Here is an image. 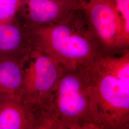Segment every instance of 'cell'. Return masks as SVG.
I'll return each instance as SVG.
<instances>
[{"label": "cell", "instance_id": "obj_11", "mask_svg": "<svg viewBox=\"0 0 129 129\" xmlns=\"http://www.w3.org/2000/svg\"><path fill=\"white\" fill-rule=\"evenodd\" d=\"M126 31L129 32V0H112Z\"/></svg>", "mask_w": 129, "mask_h": 129}, {"label": "cell", "instance_id": "obj_7", "mask_svg": "<svg viewBox=\"0 0 129 129\" xmlns=\"http://www.w3.org/2000/svg\"><path fill=\"white\" fill-rule=\"evenodd\" d=\"M32 49L25 28L17 19L0 24V59H23Z\"/></svg>", "mask_w": 129, "mask_h": 129}, {"label": "cell", "instance_id": "obj_12", "mask_svg": "<svg viewBox=\"0 0 129 129\" xmlns=\"http://www.w3.org/2000/svg\"><path fill=\"white\" fill-rule=\"evenodd\" d=\"M76 9H81L83 6L89 0H66Z\"/></svg>", "mask_w": 129, "mask_h": 129}, {"label": "cell", "instance_id": "obj_10", "mask_svg": "<svg viewBox=\"0 0 129 129\" xmlns=\"http://www.w3.org/2000/svg\"><path fill=\"white\" fill-rule=\"evenodd\" d=\"M22 0H0V24L16 19Z\"/></svg>", "mask_w": 129, "mask_h": 129}, {"label": "cell", "instance_id": "obj_3", "mask_svg": "<svg viewBox=\"0 0 129 129\" xmlns=\"http://www.w3.org/2000/svg\"><path fill=\"white\" fill-rule=\"evenodd\" d=\"M88 70L90 111L97 129H129V76L98 59Z\"/></svg>", "mask_w": 129, "mask_h": 129}, {"label": "cell", "instance_id": "obj_2", "mask_svg": "<svg viewBox=\"0 0 129 129\" xmlns=\"http://www.w3.org/2000/svg\"><path fill=\"white\" fill-rule=\"evenodd\" d=\"M88 68L64 72L35 116L36 129H97L90 111Z\"/></svg>", "mask_w": 129, "mask_h": 129}, {"label": "cell", "instance_id": "obj_5", "mask_svg": "<svg viewBox=\"0 0 129 129\" xmlns=\"http://www.w3.org/2000/svg\"><path fill=\"white\" fill-rule=\"evenodd\" d=\"M81 10L88 28L103 54L129 48V32L112 0H89Z\"/></svg>", "mask_w": 129, "mask_h": 129}, {"label": "cell", "instance_id": "obj_4", "mask_svg": "<svg viewBox=\"0 0 129 129\" xmlns=\"http://www.w3.org/2000/svg\"><path fill=\"white\" fill-rule=\"evenodd\" d=\"M66 71L57 61L32 49L24 67L21 101L35 115L45 105L59 79Z\"/></svg>", "mask_w": 129, "mask_h": 129}, {"label": "cell", "instance_id": "obj_8", "mask_svg": "<svg viewBox=\"0 0 129 129\" xmlns=\"http://www.w3.org/2000/svg\"><path fill=\"white\" fill-rule=\"evenodd\" d=\"M28 56L20 60L0 59V99L21 101L24 67Z\"/></svg>", "mask_w": 129, "mask_h": 129}, {"label": "cell", "instance_id": "obj_9", "mask_svg": "<svg viewBox=\"0 0 129 129\" xmlns=\"http://www.w3.org/2000/svg\"><path fill=\"white\" fill-rule=\"evenodd\" d=\"M0 129H36L34 116L21 101L0 99Z\"/></svg>", "mask_w": 129, "mask_h": 129}, {"label": "cell", "instance_id": "obj_6", "mask_svg": "<svg viewBox=\"0 0 129 129\" xmlns=\"http://www.w3.org/2000/svg\"><path fill=\"white\" fill-rule=\"evenodd\" d=\"M75 9L66 0H22L16 19L24 27L59 22Z\"/></svg>", "mask_w": 129, "mask_h": 129}, {"label": "cell", "instance_id": "obj_1", "mask_svg": "<svg viewBox=\"0 0 129 129\" xmlns=\"http://www.w3.org/2000/svg\"><path fill=\"white\" fill-rule=\"evenodd\" d=\"M24 28L33 49L51 56L66 71L90 67L103 55L81 9L55 23Z\"/></svg>", "mask_w": 129, "mask_h": 129}]
</instances>
